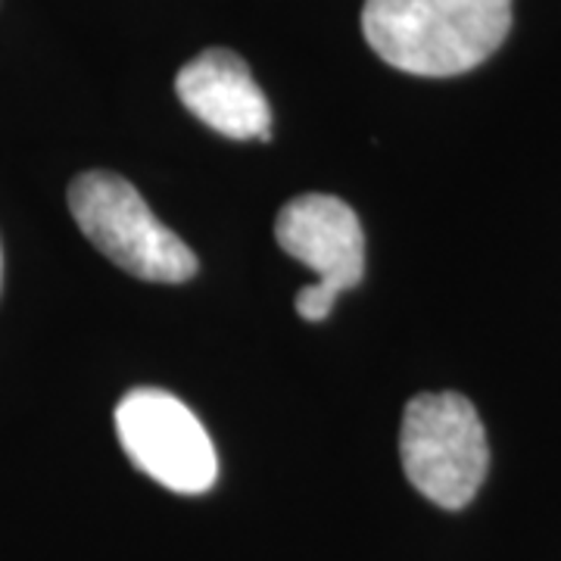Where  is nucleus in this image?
Instances as JSON below:
<instances>
[{"label":"nucleus","mask_w":561,"mask_h":561,"mask_svg":"<svg viewBox=\"0 0 561 561\" xmlns=\"http://www.w3.org/2000/svg\"><path fill=\"white\" fill-rule=\"evenodd\" d=\"M69 213L79 231L122 272L140 280L181 284L197 275V256L116 172H81L69 184Z\"/></svg>","instance_id":"2"},{"label":"nucleus","mask_w":561,"mask_h":561,"mask_svg":"<svg viewBox=\"0 0 561 561\" xmlns=\"http://www.w3.org/2000/svg\"><path fill=\"white\" fill-rule=\"evenodd\" d=\"M402 471L424 500L465 508L478 496L490 446L481 415L461 393H419L402 412Z\"/></svg>","instance_id":"3"},{"label":"nucleus","mask_w":561,"mask_h":561,"mask_svg":"<svg viewBox=\"0 0 561 561\" xmlns=\"http://www.w3.org/2000/svg\"><path fill=\"white\" fill-rule=\"evenodd\" d=\"M179 101L203 125L231 140L272 138V110L253 81L243 57L225 47H209L184 62L175 79Z\"/></svg>","instance_id":"6"},{"label":"nucleus","mask_w":561,"mask_h":561,"mask_svg":"<svg viewBox=\"0 0 561 561\" xmlns=\"http://www.w3.org/2000/svg\"><path fill=\"white\" fill-rule=\"evenodd\" d=\"M0 280H3V253H0Z\"/></svg>","instance_id":"7"},{"label":"nucleus","mask_w":561,"mask_h":561,"mask_svg":"<svg viewBox=\"0 0 561 561\" xmlns=\"http://www.w3.org/2000/svg\"><path fill=\"white\" fill-rule=\"evenodd\" d=\"M116 434L125 456L172 493L197 496L219 481V456L206 427L165 390H128L116 405Z\"/></svg>","instance_id":"4"},{"label":"nucleus","mask_w":561,"mask_h":561,"mask_svg":"<svg viewBox=\"0 0 561 561\" xmlns=\"http://www.w3.org/2000/svg\"><path fill=\"white\" fill-rule=\"evenodd\" d=\"M278 247L316 272V284L297 294V312L306 321L328 319L343 290L365 275V234L350 203L331 194H302L278 213Z\"/></svg>","instance_id":"5"},{"label":"nucleus","mask_w":561,"mask_h":561,"mask_svg":"<svg viewBox=\"0 0 561 561\" xmlns=\"http://www.w3.org/2000/svg\"><path fill=\"white\" fill-rule=\"evenodd\" d=\"M512 28V0H365L362 35L387 66L449 79L490 60Z\"/></svg>","instance_id":"1"}]
</instances>
